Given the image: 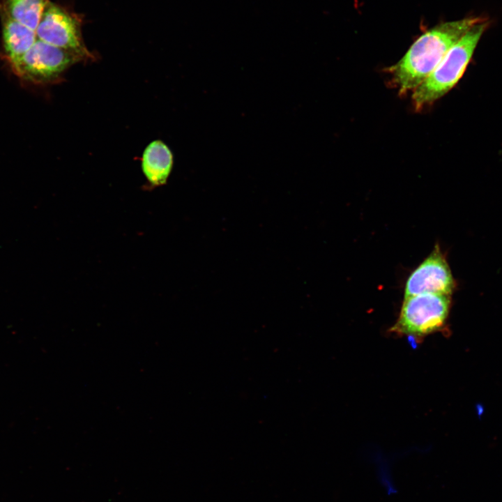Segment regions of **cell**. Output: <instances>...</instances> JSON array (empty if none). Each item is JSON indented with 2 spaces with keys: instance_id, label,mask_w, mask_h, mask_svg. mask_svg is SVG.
Instances as JSON below:
<instances>
[{
  "instance_id": "ba28073f",
  "label": "cell",
  "mask_w": 502,
  "mask_h": 502,
  "mask_svg": "<svg viewBox=\"0 0 502 502\" xmlns=\"http://www.w3.org/2000/svg\"><path fill=\"white\" fill-rule=\"evenodd\" d=\"M173 166V155L160 140L151 142L144 149L142 159L143 173L153 186L166 183Z\"/></svg>"
},
{
  "instance_id": "8992f818",
  "label": "cell",
  "mask_w": 502,
  "mask_h": 502,
  "mask_svg": "<svg viewBox=\"0 0 502 502\" xmlns=\"http://www.w3.org/2000/svg\"><path fill=\"white\" fill-rule=\"evenodd\" d=\"M456 287L446 257L436 244L407 278L404 297L432 293L451 296Z\"/></svg>"
},
{
  "instance_id": "52a82bcc",
  "label": "cell",
  "mask_w": 502,
  "mask_h": 502,
  "mask_svg": "<svg viewBox=\"0 0 502 502\" xmlns=\"http://www.w3.org/2000/svg\"><path fill=\"white\" fill-rule=\"evenodd\" d=\"M3 46L10 63L28 51L37 40L36 31L13 19L0 5Z\"/></svg>"
},
{
  "instance_id": "7a4b0ae2",
  "label": "cell",
  "mask_w": 502,
  "mask_h": 502,
  "mask_svg": "<svg viewBox=\"0 0 502 502\" xmlns=\"http://www.w3.org/2000/svg\"><path fill=\"white\" fill-rule=\"evenodd\" d=\"M488 26L487 20L474 24L448 51L432 73L415 89L413 100L417 109L437 100L459 81Z\"/></svg>"
},
{
  "instance_id": "6da1fadb",
  "label": "cell",
  "mask_w": 502,
  "mask_h": 502,
  "mask_svg": "<svg viewBox=\"0 0 502 502\" xmlns=\"http://www.w3.org/2000/svg\"><path fill=\"white\" fill-rule=\"evenodd\" d=\"M485 17H466L438 24L420 36L391 68L403 93L417 88L436 68L448 51L476 24Z\"/></svg>"
},
{
  "instance_id": "9c48e42d",
  "label": "cell",
  "mask_w": 502,
  "mask_h": 502,
  "mask_svg": "<svg viewBox=\"0 0 502 502\" xmlns=\"http://www.w3.org/2000/svg\"><path fill=\"white\" fill-rule=\"evenodd\" d=\"M49 0H3L1 6L15 20L36 31Z\"/></svg>"
},
{
  "instance_id": "3957f363",
  "label": "cell",
  "mask_w": 502,
  "mask_h": 502,
  "mask_svg": "<svg viewBox=\"0 0 502 502\" xmlns=\"http://www.w3.org/2000/svg\"><path fill=\"white\" fill-rule=\"evenodd\" d=\"M450 307L451 296L425 293L404 297L398 317L389 330L397 336L422 340L445 328Z\"/></svg>"
},
{
  "instance_id": "5b68a950",
  "label": "cell",
  "mask_w": 502,
  "mask_h": 502,
  "mask_svg": "<svg viewBox=\"0 0 502 502\" xmlns=\"http://www.w3.org/2000/svg\"><path fill=\"white\" fill-rule=\"evenodd\" d=\"M79 17L63 7L49 2L36 29L38 40L75 52L85 60L94 59L84 45Z\"/></svg>"
},
{
  "instance_id": "277c9868",
  "label": "cell",
  "mask_w": 502,
  "mask_h": 502,
  "mask_svg": "<svg viewBox=\"0 0 502 502\" xmlns=\"http://www.w3.org/2000/svg\"><path fill=\"white\" fill-rule=\"evenodd\" d=\"M82 61L85 59L75 52L37 39L28 51L10 64L20 78L45 84L56 79L70 66Z\"/></svg>"
}]
</instances>
